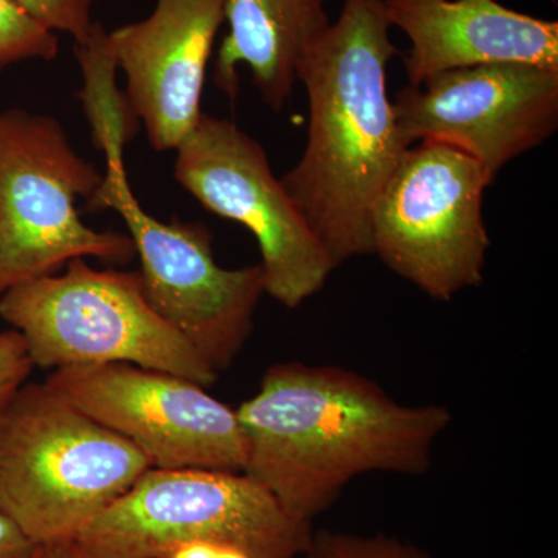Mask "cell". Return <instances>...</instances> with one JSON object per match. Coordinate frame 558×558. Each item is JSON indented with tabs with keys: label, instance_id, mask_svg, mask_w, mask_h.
Masks as SVG:
<instances>
[{
	"label": "cell",
	"instance_id": "1",
	"mask_svg": "<svg viewBox=\"0 0 558 558\" xmlns=\"http://www.w3.org/2000/svg\"><path fill=\"white\" fill-rule=\"evenodd\" d=\"M236 414L242 472L312 524L359 476L428 473L453 421L447 407L403 405L355 371L301 362L271 365Z\"/></svg>",
	"mask_w": 558,
	"mask_h": 558
},
{
	"label": "cell",
	"instance_id": "2",
	"mask_svg": "<svg viewBox=\"0 0 558 558\" xmlns=\"http://www.w3.org/2000/svg\"><path fill=\"white\" fill-rule=\"evenodd\" d=\"M384 0H344L301 54L310 131L281 179L332 266L373 255L371 215L409 146L396 123L387 68L399 53Z\"/></svg>",
	"mask_w": 558,
	"mask_h": 558
},
{
	"label": "cell",
	"instance_id": "3",
	"mask_svg": "<svg viewBox=\"0 0 558 558\" xmlns=\"http://www.w3.org/2000/svg\"><path fill=\"white\" fill-rule=\"evenodd\" d=\"M150 468L46 381H25L0 410V510L38 546L73 542Z\"/></svg>",
	"mask_w": 558,
	"mask_h": 558
},
{
	"label": "cell",
	"instance_id": "4",
	"mask_svg": "<svg viewBox=\"0 0 558 558\" xmlns=\"http://www.w3.org/2000/svg\"><path fill=\"white\" fill-rule=\"evenodd\" d=\"M0 318L44 369L131 363L211 387L219 373L150 307L140 271L98 270L84 258L64 274L33 279L0 296Z\"/></svg>",
	"mask_w": 558,
	"mask_h": 558
},
{
	"label": "cell",
	"instance_id": "5",
	"mask_svg": "<svg viewBox=\"0 0 558 558\" xmlns=\"http://www.w3.org/2000/svg\"><path fill=\"white\" fill-rule=\"evenodd\" d=\"M314 524L244 472L150 468L73 539L81 558H161L189 543L250 558H300Z\"/></svg>",
	"mask_w": 558,
	"mask_h": 558
},
{
	"label": "cell",
	"instance_id": "6",
	"mask_svg": "<svg viewBox=\"0 0 558 558\" xmlns=\"http://www.w3.org/2000/svg\"><path fill=\"white\" fill-rule=\"evenodd\" d=\"M105 172L70 145L60 121L24 109L0 112V296L60 274L70 260L124 266L137 256L130 234L80 219Z\"/></svg>",
	"mask_w": 558,
	"mask_h": 558
},
{
	"label": "cell",
	"instance_id": "7",
	"mask_svg": "<svg viewBox=\"0 0 558 558\" xmlns=\"http://www.w3.org/2000/svg\"><path fill=\"white\" fill-rule=\"evenodd\" d=\"M492 183L461 150L435 142L410 146L374 204L373 255L433 300L478 288L492 245L483 216Z\"/></svg>",
	"mask_w": 558,
	"mask_h": 558
},
{
	"label": "cell",
	"instance_id": "8",
	"mask_svg": "<svg viewBox=\"0 0 558 558\" xmlns=\"http://www.w3.org/2000/svg\"><path fill=\"white\" fill-rule=\"evenodd\" d=\"M105 159V178L86 209L119 213L142 263L140 277L150 307L222 373L252 336L253 317L266 293L259 264L220 267L207 227L154 218L132 193L124 156Z\"/></svg>",
	"mask_w": 558,
	"mask_h": 558
},
{
	"label": "cell",
	"instance_id": "9",
	"mask_svg": "<svg viewBox=\"0 0 558 558\" xmlns=\"http://www.w3.org/2000/svg\"><path fill=\"white\" fill-rule=\"evenodd\" d=\"M175 153L180 186L258 241L264 292L270 299L296 310L325 288L336 267L255 138L234 121L202 112Z\"/></svg>",
	"mask_w": 558,
	"mask_h": 558
},
{
	"label": "cell",
	"instance_id": "10",
	"mask_svg": "<svg viewBox=\"0 0 558 558\" xmlns=\"http://www.w3.org/2000/svg\"><path fill=\"white\" fill-rule=\"evenodd\" d=\"M46 384L134 444L154 469L245 468L236 410L199 384L131 363L54 369Z\"/></svg>",
	"mask_w": 558,
	"mask_h": 558
},
{
	"label": "cell",
	"instance_id": "11",
	"mask_svg": "<svg viewBox=\"0 0 558 558\" xmlns=\"http://www.w3.org/2000/svg\"><path fill=\"white\" fill-rule=\"evenodd\" d=\"M396 123L407 146L442 143L499 171L556 134L558 70L494 62L449 70L398 92Z\"/></svg>",
	"mask_w": 558,
	"mask_h": 558
},
{
	"label": "cell",
	"instance_id": "12",
	"mask_svg": "<svg viewBox=\"0 0 558 558\" xmlns=\"http://www.w3.org/2000/svg\"><path fill=\"white\" fill-rule=\"evenodd\" d=\"M227 0H156L145 20L108 33L126 98L154 149H178L202 116L201 98Z\"/></svg>",
	"mask_w": 558,
	"mask_h": 558
},
{
	"label": "cell",
	"instance_id": "13",
	"mask_svg": "<svg viewBox=\"0 0 558 558\" xmlns=\"http://www.w3.org/2000/svg\"><path fill=\"white\" fill-rule=\"evenodd\" d=\"M391 27L409 36V86L449 70L524 62L558 70V22L497 0H384Z\"/></svg>",
	"mask_w": 558,
	"mask_h": 558
},
{
	"label": "cell",
	"instance_id": "14",
	"mask_svg": "<svg viewBox=\"0 0 558 558\" xmlns=\"http://www.w3.org/2000/svg\"><path fill=\"white\" fill-rule=\"evenodd\" d=\"M329 0H227L229 32L216 54L215 83L231 101L247 65L260 98L282 112L299 83L301 54L329 24Z\"/></svg>",
	"mask_w": 558,
	"mask_h": 558
},
{
	"label": "cell",
	"instance_id": "15",
	"mask_svg": "<svg viewBox=\"0 0 558 558\" xmlns=\"http://www.w3.org/2000/svg\"><path fill=\"white\" fill-rule=\"evenodd\" d=\"M75 54L86 83L80 97L89 119L95 146L105 156L124 154V146L137 134L138 119L132 112L126 94L117 89L119 69L110 54L108 32L100 22L86 43L75 46Z\"/></svg>",
	"mask_w": 558,
	"mask_h": 558
},
{
	"label": "cell",
	"instance_id": "16",
	"mask_svg": "<svg viewBox=\"0 0 558 558\" xmlns=\"http://www.w3.org/2000/svg\"><path fill=\"white\" fill-rule=\"evenodd\" d=\"M58 53L57 33L35 20L16 0H0V70L24 61H54Z\"/></svg>",
	"mask_w": 558,
	"mask_h": 558
},
{
	"label": "cell",
	"instance_id": "17",
	"mask_svg": "<svg viewBox=\"0 0 558 558\" xmlns=\"http://www.w3.org/2000/svg\"><path fill=\"white\" fill-rule=\"evenodd\" d=\"M300 558H432L427 550L387 534L319 529Z\"/></svg>",
	"mask_w": 558,
	"mask_h": 558
},
{
	"label": "cell",
	"instance_id": "18",
	"mask_svg": "<svg viewBox=\"0 0 558 558\" xmlns=\"http://www.w3.org/2000/svg\"><path fill=\"white\" fill-rule=\"evenodd\" d=\"M40 24L54 33H65L75 46L86 43L95 31L94 5L97 0H16Z\"/></svg>",
	"mask_w": 558,
	"mask_h": 558
},
{
	"label": "cell",
	"instance_id": "19",
	"mask_svg": "<svg viewBox=\"0 0 558 558\" xmlns=\"http://www.w3.org/2000/svg\"><path fill=\"white\" fill-rule=\"evenodd\" d=\"M33 365L27 344L17 330L0 332V410L27 381Z\"/></svg>",
	"mask_w": 558,
	"mask_h": 558
},
{
	"label": "cell",
	"instance_id": "20",
	"mask_svg": "<svg viewBox=\"0 0 558 558\" xmlns=\"http://www.w3.org/2000/svg\"><path fill=\"white\" fill-rule=\"evenodd\" d=\"M36 548L38 545L0 510V558H32Z\"/></svg>",
	"mask_w": 558,
	"mask_h": 558
},
{
	"label": "cell",
	"instance_id": "21",
	"mask_svg": "<svg viewBox=\"0 0 558 558\" xmlns=\"http://www.w3.org/2000/svg\"><path fill=\"white\" fill-rule=\"evenodd\" d=\"M219 548L220 545H213V543H189L170 550L161 558H218Z\"/></svg>",
	"mask_w": 558,
	"mask_h": 558
},
{
	"label": "cell",
	"instance_id": "22",
	"mask_svg": "<svg viewBox=\"0 0 558 558\" xmlns=\"http://www.w3.org/2000/svg\"><path fill=\"white\" fill-rule=\"evenodd\" d=\"M32 558H81L73 542L39 545Z\"/></svg>",
	"mask_w": 558,
	"mask_h": 558
},
{
	"label": "cell",
	"instance_id": "23",
	"mask_svg": "<svg viewBox=\"0 0 558 558\" xmlns=\"http://www.w3.org/2000/svg\"><path fill=\"white\" fill-rule=\"evenodd\" d=\"M218 558H250L247 554L240 549L230 548V546H220Z\"/></svg>",
	"mask_w": 558,
	"mask_h": 558
}]
</instances>
